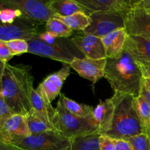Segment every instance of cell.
Returning a JSON list of instances; mask_svg holds the SVG:
<instances>
[{"mask_svg":"<svg viewBox=\"0 0 150 150\" xmlns=\"http://www.w3.org/2000/svg\"><path fill=\"white\" fill-rule=\"evenodd\" d=\"M30 68L24 64L7 63L0 84V92L13 113L24 117L32 109L34 79Z\"/></svg>","mask_w":150,"mask_h":150,"instance_id":"cell-1","label":"cell"},{"mask_svg":"<svg viewBox=\"0 0 150 150\" xmlns=\"http://www.w3.org/2000/svg\"><path fill=\"white\" fill-rule=\"evenodd\" d=\"M104 78L114 92L138 97L143 75L137 62L127 49L114 58H106Z\"/></svg>","mask_w":150,"mask_h":150,"instance_id":"cell-2","label":"cell"},{"mask_svg":"<svg viewBox=\"0 0 150 150\" xmlns=\"http://www.w3.org/2000/svg\"><path fill=\"white\" fill-rule=\"evenodd\" d=\"M134 98L128 94L114 92L111 98L114 105L112 124L105 135L116 140H126L143 134V129L133 108Z\"/></svg>","mask_w":150,"mask_h":150,"instance_id":"cell-3","label":"cell"},{"mask_svg":"<svg viewBox=\"0 0 150 150\" xmlns=\"http://www.w3.org/2000/svg\"><path fill=\"white\" fill-rule=\"evenodd\" d=\"M54 126L56 131L70 139L99 132L93 116L81 118L73 115L63 106L59 100L55 108Z\"/></svg>","mask_w":150,"mask_h":150,"instance_id":"cell-4","label":"cell"},{"mask_svg":"<svg viewBox=\"0 0 150 150\" xmlns=\"http://www.w3.org/2000/svg\"><path fill=\"white\" fill-rule=\"evenodd\" d=\"M18 10L22 16L40 23H46L56 15L48 7V1L40 0H0V9Z\"/></svg>","mask_w":150,"mask_h":150,"instance_id":"cell-5","label":"cell"},{"mask_svg":"<svg viewBox=\"0 0 150 150\" xmlns=\"http://www.w3.org/2000/svg\"><path fill=\"white\" fill-rule=\"evenodd\" d=\"M71 139L56 130L30 135L16 146L22 150H70Z\"/></svg>","mask_w":150,"mask_h":150,"instance_id":"cell-6","label":"cell"},{"mask_svg":"<svg viewBox=\"0 0 150 150\" xmlns=\"http://www.w3.org/2000/svg\"><path fill=\"white\" fill-rule=\"evenodd\" d=\"M91 23L83 32L102 38L120 29H125V15L114 12H98L89 15Z\"/></svg>","mask_w":150,"mask_h":150,"instance_id":"cell-7","label":"cell"},{"mask_svg":"<svg viewBox=\"0 0 150 150\" xmlns=\"http://www.w3.org/2000/svg\"><path fill=\"white\" fill-rule=\"evenodd\" d=\"M27 42L29 45L28 53L61 62L64 64H70L77 57L61 42L48 43L39 39L37 35Z\"/></svg>","mask_w":150,"mask_h":150,"instance_id":"cell-8","label":"cell"},{"mask_svg":"<svg viewBox=\"0 0 150 150\" xmlns=\"http://www.w3.org/2000/svg\"><path fill=\"white\" fill-rule=\"evenodd\" d=\"M42 23L26 18H18L14 23H2L0 22V40H29L38 34V28Z\"/></svg>","mask_w":150,"mask_h":150,"instance_id":"cell-9","label":"cell"},{"mask_svg":"<svg viewBox=\"0 0 150 150\" xmlns=\"http://www.w3.org/2000/svg\"><path fill=\"white\" fill-rule=\"evenodd\" d=\"M30 135L24 116L14 114L0 130V141L7 144L16 146Z\"/></svg>","mask_w":150,"mask_h":150,"instance_id":"cell-10","label":"cell"},{"mask_svg":"<svg viewBox=\"0 0 150 150\" xmlns=\"http://www.w3.org/2000/svg\"><path fill=\"white\" fill-rule=\"evenodd\" d=\"M105 63L106 58L94 59L86 57H76L69 65L82 78L95 83L104 77Z\"/></svg>","mask_w":150,"mask_h":150,"instance_id":"cell-11","label":"cell"},{"mask_svg":"<svg viewBox=\"0 0 150 150\" xmlns=\"http://www.w3.org/2000/svg\"><path fill=\"white\" fill-rule=\"evenodd\" d=\"M89 15L98 12H114L126 15L133 9V0H76Z\"/></svg>","mask_w":150,"mask_h":150,"instance_id":"cell-12","label":"cell"},{"mask_svg":"<svg viewBox=\"0 0 150 150\" xmlns=\"http://www.w3.org/2000/svg\"><path fill=\"white\" fill-rule=\"evenodd\" d=\"M71 42L76 48L83 53L84 57L94 59L106 58L105 48L101 38L83 33L73 37Z\"/></svg>","mask_w":150,"mask_h":150,"instance_id":"cell-13","label":"cell"},{"mask_svg":"<svg viewBox=\"0 0 150 150\" xmlns=\"http://www.w3.org/2000/svg\"><path fill=\"white\" fill-rule=\"evenodd\" d=\"M125 22L127 35L142 36L150 40V13L133 8L125 15Z\"/></svg>","mask_w":150,"mask_h":150,"instance_id":"cell-14","label":"cell"},{"mask_svg":"<svg viewBox=\"0 0 150 150\" xmlns=\"http://www.w3.org/2000/svg\"><path fill=\"white\" fill-rule=\"evenodd\" d=\"M69 64H64L58 71L47 76L42 83L39 84L36 90L43 94L50 102L56 99L60 95L63 83L70 76V70Z\"/></svg>","mask_w":150,"mask_h":150,"instance_id":"cell-15","label":"cell"},{"mask_svg":"<svg viewBox=\"0 0 150 150\" xmlns=\"http://www.w3.org/2000/svg\"><path fill=\"white\" fill-rule=\"evenodd\" d=\"M32 105L35 114L55 130L54 126L55 108H53L47 97L38 92L35 88L32 92Z\"/></svg>","mask_w":150,"mask_h":150,"instance_id":"cell-16","label":"cell"},{"mask_svg":"<svg viewBox=\"0 0 150 150\" xmlns=\"http://www.w3.org/2000/svg\"><path fill=\"white\" fill-rule=\"evenodd\" d=\"M114 112V105L111 98L100 100L99 104L93 108L92 116L98 124L100 135H105L111 129Z\"/></svg>","mask_w":150,"mask_h":150,"instance_id":"cell-17","label":"cell"},{"mask_svg":"<svg viewBox=\"0 0 150 150\" xmlns=\"http://www.w3.org/2000/svg\"><path fill=\"white\" fill-rule=\"evenodd\" d=\"M125 48L129 51L136 61L142 60L150 62V40L148 38L127 35Z\"/></svg>","mask_w":150,"mask_h":150,"instance_id":"cell-18","label":"cell"},{"mask_svg":"<svg viewBox=\"0 0 150 150\" xmlns=\"http://www.w3.org/2000/svg\"><path fill=\"white\" fill-rule=\"evenodd\" d=\"M127 37L125 29H120L101 38L106 58H114L122 54L125 48Z\"/></svg>","mask_w":150,"mask_h":150,"instance_id":"cell-19","label":"cell"},{"mask_svg":"<svg viewBox=\"0 0 150 150\" xmlns=\"http://www.w3.org/2000/svg\"><path fill=\"white\" fill-rule=\"evenodd\" d=\"M48 7L56 16L67 17L79 12H84V9L76 0H50Z\"/></svg>","mask_w":150,"mask_h":150,"instance_id":"cell-20","label":"cell"},{"mask_svg":"<svg viewBox=\"0 0 150 150\" xmlns=\"http://www.w3.org/2000/svg\"><path fill=\"white\" fill-rule=\"evenodd\" d=\"M133 108L141 123L144 134L150 138V106L144 98L141 95L134 98Z\"/></svg>","mask_w":150,"mask_h":150,"instance_id":"cell-21","label":"cell"},{"mask_svg":"<svg viewBox=\"0 0 150 150\" xmlns=\"http://www.w3.org/2000/svg\"><path fill=\"white\" fill-rule=\"evenodd\" d=\"M99 132L71 139L70 150H100Z\"/></svg>","mask_w":150,"mask_h":150,"instance_id":"cell-22","label":"cell"},{"mask_svg":"<svg viewBox=\"0 0 150 150\" xmlns=\"http://www.w3.org/2000/svg\"><path fill=\"white\" fill-rule=\"evenodd\" d=\"M63 106L70 113L81 118H88L92 116L93 108L85 104L79 103L76 101L66 97L64 94H60L59 100Z\"/></svg>","mask_w":150,"mask_h":150,"instance_id":"cell-23","label":"cell"},{"mask_svg":"<svg viewBox=\"0 0 150 150\" xmlns=\"http://www.w3.org/2000/svg\"><path fill=\"white\" fill-rule=\"evenodd\" d=\"M72 30L83 31L90 25L91 18L84 12H79L67 17L56 16Z\"/></svg>","mask_w":150,"mask_h":150,"instance_id":"cell-24","label":"cell"},{"mask_svg":"<svg viewBox=\"0 0 150 150\" xmlns=\"http://www.w3.org/2000/svg\"><path fill=\"white\" fill-rule=\"evenodd\" d=\"M45 31L58 38H68L73 33V30L56 16L51 18L46 22Z\"/></svg>","mask_w":150,"mask_h":150,"instance_id":"cell-25","label":"cell"},{"mask_svg":"<svg viewBox=\"0 0 150 150\" xmlns=\"http://www.w3.org/2000/svg\"><path fill=\"white\" fill-rule=\"evenodd\" d=\"M25 119L31 135L40 134L49 130H54L45 122L40 119L32 109L27 115L25 116Z\"/></svg>","mask_w":150,"mask_h":150,"instance_id":"cell-26","label":"cell"},{"mask_svg":"<svg viewBox=\"0 0 150 150\" xmlns=\"http://www.w3.org/2000/svg\"><path fill=\"white\" fill-rule=\"evenodd\" d=\"M126 141L130 143L133 150H150V138L144 133L129 138Z\"/></svg>","mask_w":150,"mask_h":150,"instance_id":"cell-27","label":"cell"},{"mask_svg":"<svg viewBox=\"0 0 150 150\" xmlns=\"http://www.w3.org/2000/svg\"><path fill=\"white\" fill-rule=\"evenodd\" d=\"M6 42H7L9 50L13 57L28 53L29 45H28V42L26 40H13L6 41Z\"/></svg>","mask_w":150,"mask_h":150,"instance_id":"cell-28","label":"cell"},{"mask_svg":"<svg viewBox=\"0 0 150 150\" xmlns=\"http://www.w3.org/2000/svg\"><path fill=\"white\" fill-rule=\"evenodd\" d=\"M23 17L21 13L18 10L11 8L0 9V22L5 24L13 23L18 18Z\"/></svg>","mask_w":150,"mask_h":150,"instance_id":"cell-29","label":"cell"},{"mask_svg":"<svg viewBox=\"0 0 150 150\" xmlns=\"http://www.w3.org/2000/svg\"><path fill=\"white\" fill-rule=\"evenodd\" d=\"M14 114L0 92V130L4 126L6 122Z\"/></svg>","mask_w":150,"mask_h":150,"instance_id":"cell-30","label":"cell"},{"mask_svg":"<svg viewBox=\"0 0 150 150\" xmlns=\"http://www.w3.org/2000/svg\"><path fill=\"white\" fill-rule=\"evenodd\" d=\"M99 144L100 150H116L117 140L107 135H100L99 137Z\"/></svg>","mask_w":150,"mask_h":150,"instance_id":"cell-31","label":"cell"},{"mask_svg":"<svg viewBox=\"0 0 150 150\" xmlns=\"http://www.w3.org/2000/svg\"><path fill=\"white\" fill-rule=\"evenodd\" d=\"M139 95L143 97L150 106V79L143 77L141 84V89Z\"/></svg>","mask_w":150,"mask_h":150,"instance_id":"cell-32","label":"cell"},{"mask_svg":"<svg viewBox=\"0 0 150 150\" xmlns=\"http://www.w3.org/2000/svg\"><path fill=\"white\" fill-rule=\"evenodd\" d=\"M13 57L9 50L6 41L0 40V61L8 63V62Z\"/></svg>","mask_w":150,"mask_h":150,"instance_id":"cell-33","label":"cell"},{"mask_svg":"<svg viewBox=\"0 0 150 150\" xmlns=\"http://www.w3.org/2000/svg\"><path fill=\"white\" fill-rule=\"evenodd\" d=\"M38 38L39 39L42 40H43L44 42H48V43H57V42H59L60 41H59V38H57L55 37L54 35H53L52 34L48 32H41V33H38L37 35Z\"/></svg>","mask_w":150,"mask_h":150,"instance_id":"cell-34","label":"cell"},{"mask_svg":"<svg viewBox=\"0 0 150 150\" xmlns=\"http://www.w3.org/2000/svg\"><path fill=\"white\" fill-rule=\"evenodd\" d=\"M137 8L150 13V0H133V9Z\"/></svg>","mask_w":150,"mask_h":150,"instance_id":"cell-35","label":"cell"},{"mask_svg":"<svg viewBox=\"0 0 150 150\" xmlns=\"http://www.w3.org/2000/svg\"><path fill=\"white\" fill-rule=\"evenodd\" d=\"M137 62L139 66L141 71H142L143 77L148 78L150 79V62L146 61H142L139 60Z\"/></svg>","mask_w":150,"mask_h":150,"instance_id":"cell-36","label":"cell"},{"mask_svg":"<svg viewBox=\"0 0 150 150\" xmlns=\"http://www.w3.org/2000/svg\"><path fill=\"white\" fill-rule=\"evenodd\" d=\"M116 150H133V149L127 141L117 140Z\"/></svg>","mask_w":150,"mask_h":150,"instance_id":"cell-37","label":"cell"},{"mask_svg":"<svg viewBox=\"0 0 150 150\" xmlns=\"http://www.w3.org/2000/svg\"><path fill=\"white\" fill-rule=\"evenodd\" d=\"M0 150H22L20 148L11 144H7L0 141Z\"/></svg>","mask_w":150,"mask_h":150,"instance_id":"cell-38","label":"cell"},{"mask_svg":"<svg viewBox=\"0 0 150 150\" xmlns=\"http://www.w3.org/2000/svg\"><path fill=\"white\" fill-rule=\"evenodd\" d=\"M6 64H7V63L3 62L0 61V84H1V79H2L3 73H4Z\"/></svg>","mask_w":150,"mask_h":150,"instance_id":"cell-39","label":"cell"}]
</instances>
